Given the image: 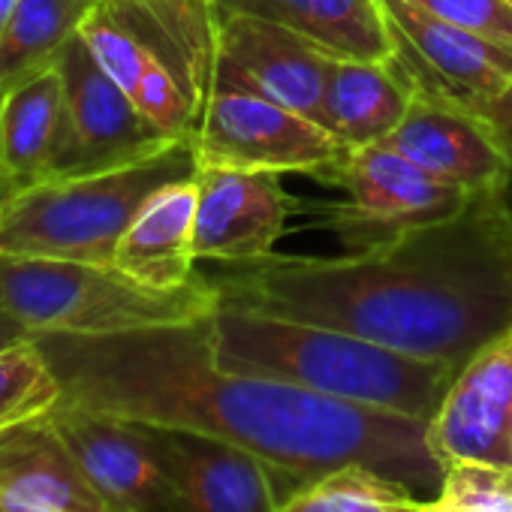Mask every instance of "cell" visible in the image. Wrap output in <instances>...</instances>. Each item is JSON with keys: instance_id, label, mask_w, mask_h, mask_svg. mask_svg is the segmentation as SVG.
I'll return each mask as SVG.
<instances>
[{"instance_id": "obj_28", "label": "cell", "mask_w": 512, "mask_h": 512, "mask_svg": "<svg viewBox=\"0 0 512 512\" xmlns=\"http://www.w3.org/2000/svg\"><path fill=\"white\" fill-rule=\"evenodd\" d=\"M34 335L19 323V320H13L4 308H0V350H7V347H16V344H22V341H31Z\"/></svg>"}, {"instance_id": "obj_22", "label": "cell", "mask_w": 512, "mask_h": 512, "mask_svg": "<svg viewBox=\"0 0 512 512\" xmlns=\"http://www.w3.org/2000/svg\"><path fill=\"white\" fill-rule=\"evenodd\" d=\"M100 0H19L0 37V85L52 67Z\"/></svg>"}, {"instance_id": "obj_30", "label": "cell", "mask_w": 512, "mask_h": 512, "mask_svg": "<svg viewBox=\"0 0 512 512\" xmlns=\"http://www.w3.org/2000/svg\"><path fill=\"white\" fill-rule=\"evenodd\" d=\"M16 7H19V0H0V37H4V31H7Z\"/></svg>"}, {"instance_id": "obj_9", "label": "cell", "mask_w": 512, "mask_h": 512, "mask_svg": "<svg viewBox=\"0 0 512 512\" xmlns=\"http://www.w3.org/2000/svg\"><path fill=\"white\" fill-rule=\"evenodd\" d=\"M58 70L64 82V127L49 175L115 169L178 142L136 109L127 91L97 64L82 34L61 49Z\"/></svg>"}, {"instance_id": "obj_24", "label": "cell", "mask_w": 512, "mask_h": 512, "mask_svg": "<svg viewBox=\"0 0 512 512\" xmlns=\"http://www.w3.org/2000/svg\"><path fill=\"white\" fill-rule=\"evenodd\" d=\"M61 401V383L37 341L0 350V431L46 416Z\"/></svg>"}, {"instance_id": "obj_21", "label": "cell", "mask_w": 512, "mask_h": 512, "mask_svg": "<svg viewBox=\"0 0 512 512\" xmlns=\"http://www.w3.org/2000/svg\"><path fill=\"white\" fill-rule=\"evenodd\" d=\"M64 127V82L58 61L7 88L0 115V172L22 187L46 178Z\"/></svg>"}, {"instance_id": "obj_15", "label": "cell", "mask_w": 512, "mask_h": 512, "mask_svg": "<svg viewBox=\"0 0 512 512\" xmlns=\"http://www.w3.org/2000/svg\"><path fill=\"white\" fill-rule=\"evenodd\" d=\"M142 428L175 488L178 512H278L281 473L263 458L193 431Z\"/></svg>"}, {"instance_id": "obj_17", "label": "cell", "mask_w": 512, "mask_h": 512, "mask_svg": "<svg viewBox=\"0 0 512 512\" xmlns=\"http://www.w3.org/2000/svg\"><path fill=\"white\" fill-rule=\"evenodd\" d=\"M0 512H121L82 470L52 416L0 431Z\"/></svg>"}, {"instance_id": "obj_20", "label": "cell", "mask_w": 512, "mask_h": 512, "mask_svg": "<svg viewBox=\"0 0 512 512\" xmlns=\"http://www.w3.org/2000/svg\"><path fill=\"white\" fill-rule=\"evenodd\" d=\"M211 7L214 13H241L284 25L332 58H392V34L380 0H211Z\"/></svg>"}, {"instance_id": "obj_5", "label": "cell", "mask_w": 512, "mask_h": 512, "mask_svg": "<svg viewBox=\"0 0 512 512\" xmlns=\"http://www.w3.org/2000/svg\"><path fill=\"white\" fill-rule=\"evenodd\" d=\"M190 139L100 172L49 175L19 187L0 211V253L112 266L142 205L166 184L196 175Z\"/></svg>"}, {"instance_id": "obj_10", "label": "cell", "mask_w": 512, "mask_h": 512, "mask_svg": "<svg viewBox=\"0 0 512 512\" xmlns=\"http://www.w3.org/2000/svg\"><path fill=\"white\" fill-rule=\"evenodd\" d=\"M392 34V58L419 94L485 112L512 91V49L476 37L416 0H380Z\"/></svg>"}, {"instance_id": "obj_4", "label": "cell", "mask_w": 512, "mask_h": 512, "mask_svg": "<svg viewBox=\"0 0 512 512\" xmlns=\"http://www.w3.org/2000/svg\"><path fill=\"white\" fill-rule=\"evenodd\" d=\"M79 34L151 124L193 139L214 82L211 0H100Z\"/></svg>"}, {"instance_id": "obj_31", "label": "cell", "mask_w": 512, "mask_h": 512, "mask_svg": "<svg viewBox=\"0 0 512 512\" xmlns=\"http://www.w3.org/2000/svg\"><path fill=\"white\" fill-rule=\"evenodd\" d=\"M500 199H503V205H506V211H509V217H512V169H509V178H506V184H503V190H500Z\"/></svg>"}, {"instance_id": "obj_18", "label": "cell", "mask_w": 512, "mask_h": 512, "mask_svg": "<svg viewBox=\"0 0 512 512\" xmlns=\"http://www.w3.org/2000/svg\"><path fill=\"white\" fill-rule=\"evenodd\" d=\"M193 220L196 181L184 178L160 187L121 235L112 266L154 290L187 287L199 275V260L193 250Z\"/></svg>"}, {"instance_id": "obj_26", "label": "cell", "mask_w": 512, "mask_h": 512, "mask_svg": "<svg viewBox=\"0 0 512 512\" xmlns=\"http://www.w3.org/2000/svg\"><path fill=\"white\" fill-rule=\"evenodd\" d=\"M434 16L512 49V4L509 0H416Z\"/></svg>"}, {"instance_id": "obj_6", "label": "cell", "mask_w": 512, "mask_h": 512, "mask_svg": "<svg viewBox=\"0 0 512 512\" xmlns=\"http://www.w3.org/2000/svg\"><path fill=\"white\" fill-rule=\"evenodd\" d=\"M0 308L31 335H115L208 317L217 293L202 275L154 290L115 266L0 253Z\"/></svg>"}, {"instance_id": "obj_14", "label": "cell", "mask_w": 512, "mask_h": 512, "mask_svg": "<svg viewBox=\"0 0 512 512\" xmlns=\"http://www.w3.org/2000/svg\"><path fill=\"white\" fill-rule=\"evenodd\" d=\"M389 145L467 193L503 190L512 169V148L482 112L419 91Z\"/></svg>"}, {"instance_id": "obj_16", "label": "cell", "mask_w": 512, "mask_h": 512, "mask_svg": "<svg viewBox=\"0 0 512 512\" xmlns=\"http://www.w3.org/2000/svg\"><path fill=\"white\" fill-rule=\"evenodd\" d=\"M52 422L97 491L121 512H178L175 488L145 428L58 404Z\"/></svg>"}, {"instance_id": "obj_7", "label": "cell", "mask_w": 512, "mask_h": 512, "mask_svg": "<svg viewBox=\"0 0 512 512\" xmlns=\"http://www.w3.org/2000/svg\"><path fill=\"white\" fill-rule=\"evenodd\" d=\"M317 181L344 190L347 199L311 202L305 211L332 229L347 250H371L410 229L446 220L476 196L416 166L389 142L344 148Z\"/></svg>"}, {"instance_id": "obj_2", "label": "cell", "mask_w": 512, "mask_h": 512, "mask_svg": "<svg viewBox=\"0 0 512 512\" xmlns=\"http://www.w3.org/2000/svg\"><path fill=\"white\" fill-rule=\"evenodd\" d=\"M217 308L359 335L455 371L512 329V217L497 193L344 256L269 253L208 278Z\"/></svg>"}, {"instance_id": "obj_32", "label": "cell", "mask_w": 512, "mask_h": 512, "mask_svg": "<svg viewBox=\"0 0 512 512\" xmlns=\"http://www.w3.org/2000/svg\"><path fill=\"white\" fill-rule=\"evenodd\" d=\"M419 512H452V509H446V506H440L434 497L431 500H422V506H419Z\"/></svg>"}, {"instance_id": "obj_29", "label": "cell", "mask_w": 512, "mask_h": 512, "mask_svg": "<svg viewBox=\"0 0 512 512\" xmlns=\"http://www.w3.org/2000/svg\"><path fill=\"white\" fill-rule=\"evenodd\" d=\"M22 184L19 181H13L10 175H4V172H0V211H4V205H7V199L19 190Z\"/></svg>"}, {"instance_id": "obj_8", "label": "cell", "mask_w": 512, "mask_h": 512, "mask_svg": "<svg viewBox=\"0 0 512 512\" xmlns=\"http://www.w3.org/2000/svg\"><path fill=\"white\" fill-rule=\"evenodd\" d=\"M199 166L317 178L344 148L317 121L260 94L214 88L193 130Z\"/></svg>"}, {"instance_id": "obj_13", "label": "cell", "mask_w": 512, "mask_h": 512, "mask_svg": "<svg viewBox=\"0 0 512 512\" xmlns=\"http://www.w3.org/2000/svg\"><path fill=\"white\" fill-rule=\"evenodd\" d=\"M437 461L512 467V329L479 347L452 377L428 422Z\"/></svg>"}, {"instance_id": "obj_25", "label": "cell", "mask_w": 512, "mask_h": 512, "mask_svg": "<svg viewBox=\"0 0 512 512\" xmlns=\"http://www.w3.org/2000/svg\"><path fill=\"white\" fill-rule=\"evenodd\" d=\"M434 500L452 512H512V467L476 461L446 464Z\"/></svg>"}, {"instance_id": "obj_11", "label": "cell", "mask_w": 512, "mask_h": 512, "mask_svg": "<svg viewBox=\"0 0 512 512\" xmlns=\"http://www.w3.org/2000/svg\"><path fill=\"white\" fill-rule=\"evenodd\" d=\"M217 16L214 88L260 94L320 124L332 55L302 34L241 13Z\"/></svg>"}, {"instance_id": "obj_19", "label": "cell", "mask_w": 512, "mask_h": 512, "mask_svg": "<svg viewBox=\"0 0 512 512\" xmlns=\"http://www.w3.org/2000/svg\"><path fill=\"white\" fill-rule=\"evenodd\" d=\"M413 97L416 88L395 58H335L323 91L320 127H326L347 151L380 145L398 130Z\"/></svg>"}, {"instance_id": "obj_23", "label": "cell", "mask_w": 512, "mask_h": 512, "mask_svg": "<svg viewBox=\"0 0 512 512\" xmlns=\"http://www.w3.org/2000/svg\"><path fill=\"white\" fill-rule=\"evenodd\" d=\"M413 488L362 464L329 470L302 482L278 512H419Z\"/></svg>"}, {"instance_id": "obj_27", "label": "cell", "mask_w": 512, "mask_h": 512, "mask_svg": "<svg viewBox=\"0 0 512 512\" xmlns=\"http://www.w3.org/2000/svg\"><path fill=\"white\" fill-rule=\"evenodd\" d=\"M482 115L494 124V130H497V133L503 136V142L512 148V91H509L506 97H500L494 106H488Z\"/></svg>"}, {"instance_id": "obj_12", "label": "cell", "mask_w": 512, "mask_h": 512, "mask_svg": "<svg viewBox=\"0 0 512 512\" xmlns=\"http://www.w3.org/2000/svg\"><path fill=\"white\" fill-rule=\"evenodd\" d=\"M196 260L220 266L253 263L275 253L290 217L299 211L281 175L229 166H196Z\"/></svg>"}, {"instance_id": "obj_1", "label": "cell", "mask_w": 512, "mask_h": 512, "mask_svg": "<svg viewBox=\"0 0 512 512\" xmlns=\"http://www.w3.org/2000/svg\"><path fill=\"white\" fill-rule=\"evenodd\" d=\"M211 317L34 341L61 383L64 407L205 434L253 452L299 485L362 464L437 494L443 464L431 452L428 422L226 371L214 356Z\"/></svg>"}, {"instance_id": "obj_33", "label": "cell", "mask_w": 512, "mask_h": 512, "mask_svg": "<svg viewBox=\"0 0 512 512\" xmlns=\"http://www.w3.org/2000/svg\"><path fill=\"white\" fill-rule=\"evenodd\" d=\"M4 100H7V85H0V115H4Z\"/></svg>"}, {"instance_id": "obj_3", "label": "cell", "mask_w": 512, "mask_h": 512, "mask_svg": "<svg viewBox=\"0 0 512 512\" xmlns=\"http://www.w3.org/2000/svg\"><path fill=\"white\" fill-rule=\"evenodd\" d=\"M217 365L235 374L281 380L335 401L431 422L455 368L404 356L350 332L217 308Z\"/></svg>"}]
</instances>
